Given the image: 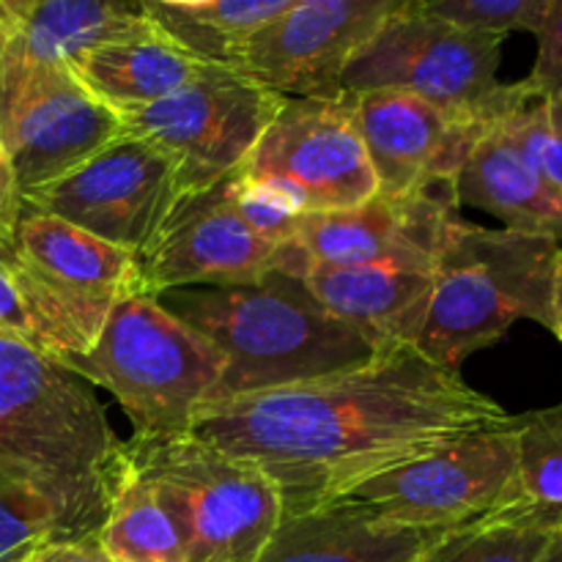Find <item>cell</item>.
Instances as JSON below:
<instances>
[{
  "instance_id": "14",
  "label": "cell",
  "mask_w": 562,
  "mask_h": 562,
  "mask_svg": "<svg viewBox=\"0 0 562 562\" xmlns=\"http://www.w3.org/2000/svg\"><path fill=\"white\" fill-rule=\"evenodd\" d=\"M423 0H294L225 66L280 97H335L346 66Z\"/></svg>"
},
{
  "instance_id": "13",
  "label": "cell",
  "mask_w": 562,
  "mask_h": 562,
  "mask_svg": "<svg viewBox=\"0 0 562 562\" xmlns=\"http://www.w3.org/2000/svg\"><path fill=\"white\" fill-rule=\"evenodd\" d=\"M239 173L289 187L307 214L355 209L379 192L346 91L335 97H283L278 115L247 154Z\"/></svg>"
},
{
  "instance_id": "37",
  "label": "cell",
  "mask_w": 562,
  "mask_h": 562,
  "mask_svg": "<svg viewBox=\"0 0 562 562\" xmlns=\"http://www.w3.org/2000/svg\"><path fill=\"white\" fill-rule=\"evenodd\" d=\"M541 562H562V536L558 538V541H554V547L549 549L547 558H543Z\"/></svg>"
},
{
  "instance_id": "34",
  "label": "cell",
  "mask_w": 562,
  "mask_h": 562,
  "mask_svg": "<svg viewBox=\"0 0 562 562\" xmlns=\"http://www.w3.org/2000/svg\"><path fill=\"white\" fill-rule=\"evenodd\" d=\"M22 212V192L16 184L14 168H11V159L5 154L3 140H0V247L14 241L16 220Z\"/></svg>"
},
{
  "instance_id": "24",
  "label": "cell",
  "mask_w": 562,
  "mask_h": 562,
  "mask_svg": "<svg viewBox=\"0 0 562 562\" xmlns=\"http://www.w3.org/2000/svg\"><path fill=\"white\" fill-rule=\"evenodd\" d=\"M291 3L294 0H148V11L159 31L179 47L206 64L225 66L252 33L283 14Z\"/></svg>"
},
{
  "instance_id": "15",
  "label": "cell",
  "mask_w": 562,
  "mask_h": 562,
  "mask_svg": "<svg viewBox=\"0 0 562 562\" xmlns=\"http://www.w3.org/2000/svg\"><path fill=\"white\" fill-rule=\"evenodd\" d=\"M459 217L453 187L415 195H376L355 209L302 217L294 245L307 263L395 267L434 272L445 231Z\"/></svg>"
},
{
  "instance_id": "30",
  "label": "cell",
  "mask_w": 562,
  "mask_h": 562,
  "mask_svg": "<svg viewBox=\"0 0 562 562\" xmlns=\"http://www.w3.org/2000/svg\"><path fill=\"white\" fill-rule=\"evenodd\" d=\"M231 198L247 228L278 247L294 241L302 217L307 214L305 203L289 187L278 181L250 179L239 170L231 173Z\"/></svg>"
},
{
  "instance_id": "23",
  "label": "cell",
  "mask_w": 562,
  "mask_h": 562,
  "mask_svg": "<svg viewBox=\"0 0 562 562\" xmlns=\"http://www.w3.org/2000/svg\"><path fill=\"white\" fill-rule=\"evenodd\" d=\"M0 335L69 362L91 349L99 329L66 305L9 241L0 247Z\"/></svg>"
},
{
  "instance_id": "17",
  "label": "cell",
  "mask_w": 562,
  "mask_h": 562,
  "mask_svg": "<svg viewBox=\"0 0 562 562\" xmlns=\"http://www.w3.org/2000/svg\"><path fill=\"white\" fill-rule=\"evenodd\" d=\"M14 247L27 267L97 329H102L115 302L143 294L135 252L110 245L25 201L16 220Z\"/></svg>"
},
{
  "instance_id": "11",
  "label": "cell",
  "mask_w": 562,
  "mask_h": 562,
  "mask_svg": "<svg viewBox=\"0 0 562 562\" xmlns=\"http://www.w3.org/2000/svg\"><path fill=\"white\" fill-rule=\"evenodd\" d=\"M137 263L143 294L151 296L173 289L247 285L272 272L302 280L307 269L294 241L278 247L247 228L231 198V176L184 192Z\"/></svg>"
},
{
  "instance_id": "8",
  "label": "cell",
  "mask_w": 562,
  "mask_h": 562,
  "mask_svg": "<svg viewBox=\"0 0 562 562\" xmlns=\"http://www.w3.org/2000/svg\"><path fill=\"white\" fill-rule=\"evenodd\" d=\"M124 135V121L66 64L0 49V140L22 195L58 181Z\"/></svg>"
},
{
  "instance_id": "33",
  "label": "cell",
  "mask_w": 562,
  "mask_h": 562,
  "mask_svg": "<svg viewBox=\"0 0 562 562\" xmlns=\"http://www.w3.org/2000/svg\"><path fill=\"white\" fill-rule=\"evenodd\" d=\"M27 562H115L99 543V536L53 538Z\"/></svg>"
},
{
  "instance_id": "22",
  "label": "cell",
  "mask_w": 562,
  "mask_h": 562,
  "mask_svg": "<svg viewBox=\"0 0 562 562\" xmlns=\"http://www.w3.org/2000/svg\"><path fill=\"white\" fill-rule=\"evenodd\" d=\"M157 27L148 0H27L3 53L69 64L86 49Z\"/></svg>"
},
{
  "instance_id": "27",
  "label": "cell",
  "mask_w": 562,
  "mask_h": 562,
  "mask_svg": "<svg viewBox=\"0 0 562 562\" xmlns=\"http://www.w3.org/2000/svg\"><path fill=\"white\" fill-rule=\"evenodd\" d=\"M514 434L521 508L562 527V404L516 415Z\"/></svg>"
},
{
  "instance_id": "9",
  "label": "cell",
  "mask_w": 562,
  "mask_h": 562,
  "mask_svg": "<svg viewBox=\"0 0 562 562\" xmlns=\"http://www.w3.org/2000/svg\"><path fill=\"white\" fill-rule=\"evenodd\" d=\"M514 420L470 434L351 488L382 519L412 530L450 532L521 505Z\"/></svg>"
},
{
  "instance_id": "16",
  "label": "cell",
  "mask_w": 562,
  "mask_h": 562,
  "mask_svg": "<svg viewBox=\"0 0 562 562\" xmlns=\"http://www.w3.org/2000/svg\"><path fill=\"white\" fill-rule=\"evenodd\" d=\"M346 93L382 195L453 187L472 140L486 124H467L395 88Z\"/></svg>"
},
{
  "instance_id": "4",
  "label": "cell",
  "mask_w": 562,
  "mask_h": 562,
  "mask_svg": "<svg viewBox=\"0 0 562 562\" xmlns=\"http://www.w3.org/2000/svg\"><path fill=\"white\" fill-rule=\"evenodd\" d=\"M562 245L538 234L483 228L456 217L431 272L426 318L415 349L459 371L527 318L552 333L554 272Z\"/></svg>"
},
{
  "instance_id": "3",
  "label": "cell",
  "mask_w": 562,
  "mask_h": 562,
  "mask_svg": "<svg viewBox=\"0 0 562 562\" xmlns=\"http://www.w3.org/2000/svg\"><path fill=\"white\" fill-rule=\"evenodd\" d=\"M157 300L223 351L217 398L355 371L393 346L335 318L300 278L283 272L247 285L173 289Z\"/></svg>"
},
{
  "instance_id": "1",
  "label": "cell",
  "mask_w": 562,
  "mask_h": 562,
  "mask_svg": "<svg viewBox=\"0 0 562 562\" xmlns=\"http://www.w3.org/2000/svg\"><path fill=\"white\" fill-rule=\"evenodd\" d=\"M510 420L461 371L393 344L355 371L209 401L190 434L267 472L289 516Z\"/></svg>"
},
{
  "instance_id": "18",
  "label": "cell",
  "mask_w": 562,
  "mask_h": 562,
  "mask_svg": "<svg viewBox=\"0 0 562 562\" xmlns=\"http://www.w3.org/2000/svg\"><path fill=\"white\" fill-rule=\"evenodd\" d=\"M448 532L412 530L338 497L280 519L258 562H423Z\"/></svg>"
},
{
  "instance_id": "19",
  "label": "cell",
  "mask_w": 562,
  "mask_h": 562,
  "mask_svg": "<svg viewBox=\"0 0 562 562\" xmlns=\"http://www.w3.org/2000/svg\"><path fill=\"white\" fill-rule=\"evenodd\" d=\"M459 206L483 209L505 228L562 245V195L527 162L497 119L486 121L453 179Z\"/></svg>"
},
{
  "instance_id": "25",
  "label": "cell",
  "mask_w": 562,
  "mask_h": 562,
  "mask_svg": "<svg viewBox=\"0 0 562 562\" xmlns=\"http://www.w3.org/2000/svg\"><path fill=\"white\" fill-rule=\"evenodd\" d=\"M97 536L115 562H187L184 538L173 514L132 464L110 499Z\"/></svg>"
},
{
  "instance_id": "32",
  "label": "cell",
  "mask_w": 562,
  "mask_h": 562,
  "mask_svg": "<svg viewBox=\"0 0 562 562\" xmlns=\"http://www.w3.org/2000/svg\"><path fill=\"white\" fill-rule=\"evenodd\" d=\"M532 36L538 38V55L527 80L538 93L562 99V0H552Z\"/></svg>"
},
{
  "instance_id": "5",
  "label": "cell",
  "mask_w": 562,
  "mask_h": 562,
  "mask_svg": "<svg viewBox=\"0 0 562 562\" xmlns=\"http://www.w3.org/2000/svg\"><path fill=\"white\" fill-rule=\"evenodd\" d=\"M69 366L115 395L135 437L168 439L190 434L201 406L217 398L225 357L157 296L132 294L110 307L91 349Z\"/></svg>"
},
{
  "instance_id": "31",
  "label": "cell",
  "mask_w": 562,
  "mask_h": 562,
  "mask_svg": "<svg viewBox=\"0 0 562 562\" xmlns=\"http://www.w3.org/2000/svg\"><path fill=\"white\" fill-rule=\"evenodd\" d=\"M552 0H426L423 9L472 31L508 36L514 31L536 33Z\"/></svg>"
},
{
  "instance_id": "2",
  "label": "cell",
  "mask_w": 562,
  "mask_h": 562,
  "mask_svg": "<svg viewBox=\"0 0 562 562\" xmlns=\"http://www.w3.org/2000/svg\"><path fill=\"white\" fill-rule=\"evenodd\" d=\"M130 461L91 382L0 335V475L53 505L58 538L97 536Z\"/></svg>"
},
{
  "instance_id": "21",
  "label": "cell",
  "mask_w": 562,
  "mask_h": 562,
  "mask_svg": "<svg viewBox=\"0 0 562 562\" xmlns=\"http://www.w3.org/2000/svg\"><path fill=\"white\" fill-rule=\"evenodd\" d=\"M66 66L115 113L159 102L209 69L206 60L187 53L159 27L97 44Z\"/></svg>"
},
{
  "instance_id": "26",
  "label": "cell",
  "mask_w": 562,
  "mask_h": 562,
  "mask_svg": "<svg viewBox=\"0 0 562 562\" xmlns=\"http://www.w3.org/2000/svg\"><path fill=\"white\" fill-rule=\"evenodd\" d=\"M562 527L514 505L450 530L423 562H541Z\"/></svg>"
},
{
  "instance_id": "35",
  "label": "cell",
  "mask_w": 562,
  "mask_h": 562,
  "mask_svg": "<svg viewBox=\"0 0 562 562\" xmlns=\"http://www.w3.org/2000/svg\"><path fill=\"white\" fill-rule=\"evenodd\" d=\"M25 5L27 0H0V44H5L11 38Z\"/></svg>"
},
{
  "instance_id": "29",
  "label": "cell",
  "mask_w": 562,
  "mask_h": 562,
  "mask_svg": "<svg viewBox=\"0 0 562 562\" xmlns=\"http://www.w3.org/2000/svg\"><path fill=\"white\" fill-rule=\"evenodd\" d=\"M58 538L53 505L33 488L0 475V562H27Z\"/></svg>"
},
{
  "instance_id": "6",
  "label": "cell",
  "mask_w": 562,
  "mask_h": 562,
  "mask_svg": "<svg viewBox=\"0 0 562 562\" xmlns=\"http://www.w3.org/2000/svg\"><path fill=\"white\" fill-rule=\"evenodd\" d=\"M126 459L173 514L187 562H258L283 519L267 472L195 434L132 437Z\"/></svg>"
},
{
  "instance_id": "28",
  "label": "cell",
  "mask_w": 562,
  "mask_h": 562,
  "mask_svg": "<svg viewBox=\"0 0 562 562\" xmlns=\"http://www.w3.org/2000/svg\"><path fill=\"white\" fill-rule=\"evenodd\" d=\"M527 162L562 195V99L538 93L530 80L508 82V93L494 115Z\"/></svg>"
},
{
  "instance_id": "10",
  "label": "cell",
  "mask_w": 562,
  "mask_h": 562,
  "mask_svg": "<svg viewBox=\"0 0 562 562\" xmlns=\"http://www.w3.org/2000/svg\"><path fill=\"white\" fill-rule=\"evenodd\" d=\"M283 97L228 66L209 64L159 102L119 113L124 132L157 143L181 165L184 192L236 173L278 115Z\"/></svg>"
},
{
  "instance_id": "7",
  "label": "cell",
  "mask_w": 562,
  "mask_h": 562,
  "mask_svg": "<svg viewBox=\"0 0 562 562\" xmlns=\"http://www.w3.org/2000/svg\"><path fill=\"white\" fill-rule=\"evenodd\" d=\"M423 3L395 14L368 42L340 75L338 91L395 88L467 124L492 121L508 91L497 77L505 36L461 27Z\"/></svg>"
},
{
  "instance_id": "12",
  "label": "cell",
  "mask_w": 562,
  "mask_h": 562,
  "mask_svg": "<svg viewBox=\"0 0 562 562\" xmlns=\"http://www.w3.org/2000/svg\"><path fill=\"white\" fill-rule=\"evenodd\" d=\"M184 195L181 165L157 143L124 132L58 181L22 201L140 256Z\"/></svg>"
},
{
  "instance_id": "20",
  "label": "cell",
  "mask_w": 562,
  "mask_h": 562,
  "mask_svg": "<svg viewBox=\"0 0 562 562\" xmlns=\"http://www.w3.org/2000/svg\"><path fill=\"white\" fill-rule=\"evenodd\" d=\"M318 305L384 344L415 346L431 294V272L311 263L302 274Z\"/></svg>"
},
{
  "instance_id": "36",
  "label": "cell",
  "mask_w": 562,
  "mask_h": 562,
  "mask_svg": "<svg viewBox=\"0 0 562 562\" xmlns=\"http://www.w3.org/2000/svg\"><path fill=\"white\" fill-rule=\"evenodd\" d=\"M552 335L562 344V250L558 256V272H554V296H552Z\"/></svg>"
}]
</instances>
